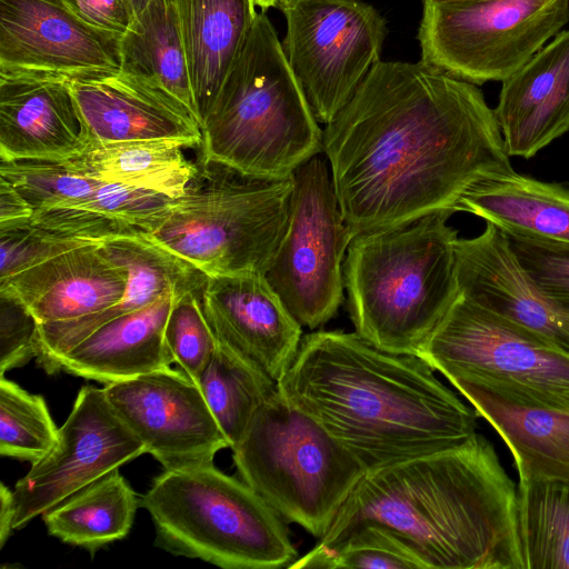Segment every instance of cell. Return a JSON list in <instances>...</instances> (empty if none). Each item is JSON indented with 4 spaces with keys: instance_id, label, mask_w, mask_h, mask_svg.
I'll use <instances>...</instances> for the list:
<instances>
[{
    "instance_id": "obj_26",
    "label": "cell",
    "mask_w": 569,
    "mask_h": 569,
    "mask_svg": "<svg viewBox=\"0 0 569 569\" xmlns=\"http://www.w3.org/2000/svg\"><path fill=\"white\" fill-rule=\"evenodd\" d=\"M505 233L569 244V187L512 171L485 181L459 202Z\"/></svg>"
},
{
    "instance_id": "obj_5",
    "label": "cell",
    "mask_w": 569,
    "mask_h": 569,
    "mask_svg": "<svg viewBox=\"0 0 569 569\" xmlns=\"http://www.w3.org/2000/svg\"><path fill=\"white\" fill-rule=\"evenodd\" d=\"M200 158L288 177L322 153L323 130L264 13L252 28L201 126Z\"/></svg>"
},
{
    "instance_id": "obj_36",
    "label": "cell",
    "mask_w": 569,
    "mask_h": 569,
    "mask_svg": "<svg viewBox=\"0 0 569 569\" xmlns=\"http://www.w3.org/2000/svg\"><path fill=\"white\" fill-rule=\"evenodd\" d=\"M90 243L43 229L28 220L0 223V282L59 253Z\"/></svg>"
},
{
    "instance_id": "obj_31",
    "label": "cell",
    "mask_w": 569,
    "mask_h": 569,
    "mask_svg": "<svg viewBox=\"0 0 569 569\" xmlns=\"http://www.w3.org/2000/svg\"><path fill=\"white\" fill-rule=\"evenodd\" d=\"M197 385L231 449L259 408L278 390L277 381L219 342Z\"/></svg>"
},
{
    "instance_id": "obj_22",
    "label": "cell",
    "mask_w": 569,
    "mask_h": 569,
    "mask_svg": "<svg viewBox=\"0 0 569 569\" xmlns=\"http://www.w3.org/2000/svg\"><path fill=\"white\" fill-rule=\"evenodd\" d=\"M493 111L510 157L532 158L569 130V30L502 81Z\"/></svg>"
},
{
    "instance_id": "obj_43",
    "label": "cell",
    "mask_w": 569,
    "mask_h": 569,
    "mask_svg": "<svg viewBox=\"0 0 569 569\" xmlns=\"http://www.w3.org/2000/svg\"><path fill=\"white\" fill-rule=\"evenodd\" d=\"M13 492L4 483L0 486V547H3L13 530Z\"/></svg>"
},
{
    "instance_id": "obj_33",
    "label": "cell",
    "mask_w": 569,
    "mask_h": 569,
    "mask_svg": "<svg viewBox=\"0 0 569 569\" xmlns=\"http://www.w3.org/2000/svg\"><path fill=\"white\" fill-rule=\"evenodd\" d=\"M58 430L44 399L0 379V453L31 463L57 443Z\"/></svg>"
},
{
    "instance_id": "obj_18",
    "label": "cell",
    "mask_w": 569,
    "mask_h": 569,
    "mask_svg": "<svg viewBox=\"0 0 569 569\" xmlns=\"http://www.w3.org/2000/svg\"><path fill=\"white\" fill-rule=\"evenodd\" d=\"M99 244L112 260L127 269L126 293L118 303L100 312L38 325L34 358L49 375L58 373L60 358L101 326L147 307L164 293L199 291L208 278L146 232L113 237Z\"/></svg>"
},
{
    "instance_id": "obj_37",
    "label": "cell",
    "mask_w": 569,
    "mask_h": 569,
    "mask_svg": "<svg viewBox=\"0 0 569 569\" xmlns=\"http://www.w3.org/2000/svg\"><path fill=\"white\" fill-rule=\"evenodd\" d=\"M172 199L152 190L100 181L90 196L69 207L91 210L149 233L166 216Z\"/></svg>"
},
{
    "instance_id": "obj_29",
    "label": "cell",
    "mask_w": 569,
    "mask_h": 569,
    "mask_svg": "<svg viewBox=\"0 0 569 569\" xmlns=\"http://www.w3.org/2000/svg\"><path fill=\"white\" fill-rule=\"evenodd\" d=\"M139 500L118 469L44 511L49 535L93 552L130 531Z\"/></svg>"
},
{
    "instance_id": "obj_16",
    "label": "cell",
    "mask_w": 569,
    "mask_h": 569,
    "mask_svg": "<svg viewBox=\"0 0 569 569\" xmlns=\"http://www.w3.org/2000/svg\"><path fill=\"white\" fill-rule=\"evenodd\" d=\"M200 300L217 341L278 382L297 356L302 326L264 273L208 276Z\"/></svg>"
},
{
    "instance_id": "obj_25",
    "label": "cell",
    "mask_w": 569,
    "mask_h": 569,
    "mask_svg": "<svg viewBox=\"0 0 569 569\" xmlns=\"http://www.w3.org/2000/svg\"><path fill=\"white\" fill-rule=\"evenodd\" d=\"M200 127L257 16L256 0H176Z\"/></svg>"
},
{
    "instance_id": "obj_41",
    "label": "cell",
    "mask_w": 569,
    "mask_h": 569,
    "mask_svg": "<svg viewBox=\"0 0 569 569\" xmlns=\"http://www.w3.org/2000/svg\"><path fill=\"white\" fill-rule=\"evenodd\" d=\"M87 24L123 36L134 20L130 0H63Z\"/></svg>"
},
{
    "instance_id": "obj_19",
    "label": "cell",
    "mask_w": 569,
    "mask_h": 569,
    "mask_svg": "<svg viewBox=\"0 0 569 569\" xmlns=\"http://www.w3.org/2000/svg\"><path fill=\"white\" fill-rule=\"evenodd\" d=\"M69 84L90 146L154 139L201 143L202 132L194 116L133 76L119 71Z\"/></svg>"
},
{
    "instance_id": "obj_34",
    "label": "cell",
    "mask_w": 569,
    "mask_h": 569,
    "mask_svg": "<svg viewBox=\"0 0 569 569\" xmlns=\"http://www.w3.org/2000/svg\"><path fill=\"white\" fill-rule=\"evenodd\" d=\"M0 177L9 181L34 211L74 206L100 183L77 174L64 162L40 159L0 160Z\"/></svg>"
},
{
    "instance_id": "obj_27",
    "label": "cell",
    "mask_w": 569,
    "mask_h": 569,
    "mask_svg": "<svg viewBox=\"0 0 569 569\" xmlns=\"http://www.w3.org/2000/svg\"><path fill=\"white\" fill-rule=\"evenodd\" d=\"M194 146L179 139L99 143L63 162L88 179L152 190L176 199L183 196L198 172V164L183 153L184 148Z\"/></svg>"
},
{
    "instance_id": "obj_42",
    "label": "cell",
    "mask_w": 569,
    "mask_h": 569,
    "mask_svg": "<svg viewBox=\"0 0 569 569\" xmlns=\"http://www.w3.org/2000/svg\"><path fill=\"white\" fill-rule=\"evenodd\" d=\"M33 212L18 190L0 177V223L31 219Z\"/></svg>"
},
{
    "instance_id": "obj_35",
    "label": "cell",
    "mask_w": 569,
    "mask_h": 569,
    "mask_svg": "<svg viewBox=\"0 0 569 569\" xmlns=\"http://www.w3.org/2000/svg\"><path fill=\"white\" fill-rule=\"evenodd\" d=\"M200 291L188 292L177 299L164 329L171 363H177L196 383L218 346L202 310Z\"/></svg>"
},
{
    "instance_id": "obj_15",
    "label": "cell",
    "mask_w": 569,
    "mask_h": 569,
    "mask_svg": "<svg viewBox=\"0 0 569 569\" xmlns=\"http://www.w3.org/2000/svg\"><path fill=\"white\" fill-rule=\"evenodd\" d=\"M104 393L123 423L164 470L213 463L229 442L199 386L166 367L108 383Z\"/></svg>"
},
{
    "instance_id": "obj_46",
    "label": "cell",
    "mask_w": 569,
    "mask_h": 569,
    "mask_svg": "<svg viewBox=\"0 0 569 569\" xmlns=\"http://www.w3.org/2000/svg\"><path fill=\"white\" fill-rule=\"evenodd\" d=\"M428 1L446 2V1H461V0H428Z\"/></svg>"
},
{
    "instance_id": "obj_28",
    "label": "cell",
    "mask_w": 569,
    "mask_h": 569,
    "mask_svg": "<svg viewBox=\"0 0 569 569\" xmlns=\"http://www.w3.org/2000/svg\"><path fill=\"white\" fill-rule=\"evenodd\" d=\"M120 56L121 71L173 98L198 120L176 0L149 3L121 37Z\"/></svg>"
},
{
    "instance_id": "obj_23",
    "label": "cell",
    "mask_w": 569,
    "mask_h": 569,
    "mask_svg": "<svg viewBox=\"0 0 569 569\" xmlns=\"http://www.w3.org/2000/svg\"><path fill=\"white\" fill-rule=\"evenodd\" d=\"M181 296L164 293L147 307L101 326L60 358L59 372L108 385L170 367L164 329Z\"/></svg>"
},
{
    "instance_id": "obj_40",
    "label": "cell",
    "mask_w": 569,
    "mask_h": 569,
    "mask_svg": "<svg viewBox=\"0 0 569 569\" xmlns=\"http://www.w3.org/2000/svg\"><path fill=\"white\" fill-rule=\"evenodd\" d=\"M0 375L34 358L38 322L14 297L0 292Z\"/></svg>"
},
{
    "instance_id": "obj_13",
    "label": "cell",
    "mask_w": 569,
    "mask_h": 569,
    "mask_svg": "<svg viewBox=\"0 0 569 569\" xmlns=\"http://www.w3.org/2000/svg\"><path fill=\"white\" fill-rule=\"evenodd\" d=\"M143 453L144 446L119 418L103 388L83 386L54 447L14 485L13 529Z\"/></svg>"
},
{
    "instance_id": "obj_10",
    "label": "cell",
    "mask_w": 569,
    "mask_h": 569,
    "mask_svg": "<svg viewBox=\"0 0 569 569\" xmlns=\"http://www.w3.org/2000/svg\"><path fill=\"white\" fill-rule=\"evenodd\" d=\"M569 21V0H423V63L480 86L503 81Z\"/></svg>"
},
{
    "instance_id": "obj_6",
    "label": "cell",
    "mask_w": 569,
    "mask_h": 569,
    "mask_svg": "<svg viewBox=\"0 0 569 569\" xmlns=\"http://www.w3.org/2000/svg\"><path fill=\"white\" fill-rule=\"evenodd\" d=\"M183 196L148 236L207 276L266 273L286 234L293 177L199 158Z\"/></svg>"
},
{
    "instance_id": "obj_7",
    "label": "cell",
    "mask_w": 569,
    "mask_h": 569,
    "mask_svg": "<svg viewBox=\"0 0 569 569\" xmlns=\"http://www.w3.org/2000/svg\"><path fill=\"white\" fill-rule=\"evenodd\" d=\"M154 545L224 569L288 568L297 559L284 520L246 482L213 463L164 470L140 499Z\"/></svg>"
},
{
    "instance_id": "obj_12",
    "label": "cell",
    "mask_w": 569,
    "mask_h": 569,
    "mask_svg": "<svg viewBox=\"0 0 569 569\" xmlns=\"http://www.w3.org/2000/svg\"><path fill=\"white\" fill-rule=\"evenodd\" d=\"M287 61L319 123L328 124L380 61L386 20L359 0H279Z\"/></svg>"
},
{
    "instance_id": "obj_11",
    "label": "cell",
    "mask_w": 569,
    "mask_h": 569,
    "mask_svg": "<svg viewBox=\"0 0 569 569\" xmlns=\"http://www.w3.org/2000/svg\"><path fill=\"white\" fill-rule=\"evenodd\" d=\"M286 234L264 276L302 326L328 322L343 300V262L352 233L321 153L292 173Z\"/></svg>"
},
{
    "instance_id": "obj_20",
    "label": "cell",
    "mask_w": 569,
    "mask_h": 569,
    "mask_svg": "<svg viewBox=\"0 0 569 569\" xmlns=\"http://www.w3.org/2000/svg\"><path fill=\"white\" fill-rule=\"evenodd\" d=\"M127 286V269L90 242L0 282V292L18 299L42 325L108 309L123 298Z\"/></svg>"
},
{
    "instance_id": "obj_17",
    "label": "cell",
    "mask_w": 569,
    "mask_h": 569,
    "mask_svg": "<svg viewBox=\"0 0 569 569\" xmlns=\"http://www.w3.org/2000/svg\"><path fill=\"white\" fill-rule=\"evenodd\" d=\"M459 292L569 356V309L525 271L502 230L486 222L456 243Z\"/></svg>"
},
{
    "instance_id": "obj_45",
    "label": "cell",
    "mask_w": 569,
    "mask_h": 569,
    "mask_svg": "<svg viewBox=\"0 0 569 569\" xmlns=\"http://www.w3.org/2000/svg\"><path fill=\"white\" fill-rule=\"evenodd\" d=\"M278 1L279 0H256V4L264 11L270 7H276Z\"/></svg>"
},
{
    "instance_id": "obj_9",
    "label": "cell",
    "mask_w": 569,
    "mask_h": 569,
    "mask_svg": "<svg viewBox=\"0 0 569 569\" xmlns=\"http://www.w3.org/2000/svg\"><path fill=\"white\" fill-rule=\"evenodd\" d=\"M418 356L450 382L569 413V356L460 292Z\"/></svg>"
},
{
    "instance_id": "obj_1",
    "label": "cell",
    "mask_w": 569,
    "mask_h": 569,
    "mask_svg": "<svg viewBox=\"0 0 569 569\" xmlns=\"http://www.w3.org/2000/svg\"><path fill=\"white\" fill-rule=\"evenodd\" d=\"M352 236L458 211L478 184L513 170L477 84L422 61H379L323 130Z\"/></svg>"
},
{
    "instance_id": "obj_21",
    "label": "cell",
    "mask_w": 569,
    "mask_h": 569,
    "mask_svg": "<svg viewBox=\"0 0 569 569\" xmlns=\"http://www.w3.org/2000/svg\"><path fill=\"white\" fill-rule=\"evenodd\" d=\"M89 146L69 81L0 77V160L63 162Z\"/></svg>"
},
{
    "instance_id": "obj_3",
    "label": "cell",
    "mask_w": 569,
    "mask_h": 569,
    "mask_svg": "<svg viewBox=\"0 0 569 569\" xmlns=\"http://www.w3.org/2000/svg\"><path fill=\"white\" fill-rule=\"evenodd\" d=\"M362 523L389 529L427 569H522L516 485L477 432L367 471L317 546Z\"/></svg>"
},
{
    "instance_id": "obj_2",
    "label": "cell",
    "mask_w": 569,
    "mask_h": 569,
    "mask_svg": "<svg viewBox=\"0 0 569 569\" xmlns=\"http://www.w3.org/2000/svg\"><path fill=\"white\" fill-rule=\"evenodd\" d=\"M433 372L419 356L381 350L356 332L320 330L302 337L277 383L369 471L476 433V410Z\"/></svg>"
},
{
    "instance_id": "obj_4",
    "label": "cell",
    "mask_w": 569,
    "mask_h": 569,
    "mask_svg": "<svg viewBox=\"0 0 569 569\" xmlns=\"http://www.w3.org/2000/svg\"><path fill=\"white\" fill-rule=\"evenodd\" d=\"M453 213L352 237L343 262L348 310L355 332L375 347L418 356L458 298Z\"/></svg>"
},
{
    "instance_id": "obj_30",
    "label": "cell",
    "mask_w": 569,
    "mask_h": 569,
    "mask_svg": "<svg viewBox=\"0 0 569 569\" xmlns=\"http://www.w3.org/2000/svg\"><path fill=\"white\" fill-rule=\"evenodd\" d=\"M517 531L522 569H569V479L520 477Z\"/></svg>"
},
{
    "instance_id": "obj_44",
    "label": "cell",
    "mask_w": 569,
    "mask_h": 569,
    "mask_svg": "<svg viewBox=\"0 0 569 569\" xmlns=\"http://www.w3.org/2000/svg\"><path fill=\"white\" fill-rule=\"evenodd\" d=\"M153 0H130V3L132 6L134 18L143 11V9L151 3Z\"/></svg>"
},
{
    "instance_id": "obj_24",
    "label": "cell",
    "mask_w": 569,
    "mask_h": 569,
    "mask_svg": "<svg viewBox=\"0 0 569 569\" xmlns=\"http://www.w3.org/2000/svg\"><path fill=\"white\" fill-rule=\"evenodd\" d=\"M451 385L500 435L519 478L569 479V413L520 401L470 381Z\"/></svg>"
},
{
    "instance_id": "obj_14",
    "label": "cell",
    "mask_w": 569,
    "mask_h": 569,
    "mask_svg": "<svg viewBox=\"0 0 569 569\" xmlns=\"http://www.w3.org/2000/svg\"><path fill=\"white\" fill-rule=\"evenodd\" d=\"M121 37L87 24L63 0H0V77L72 82L116 73Z\"/></svg>"
},
{
    "instance_id": "obj_39",
    "label": "cell",
    "mask_w": 569,
    "mask_h": 569,
    "mask_svg": "<svg viewBox=\"0 0 569 569\" xmlns=\"http://www.w3.org/2000/svg\"><path fill=\"white\" fill-rule=\"evenodd\" d=\"M30 221L64 237L98 243L113 237L143 232L110 217L77 207L36 210Z\"/></svg>"
},
{
    "instance_id": "obj_8",
    "label": "cell",
    "mask_w": 569,
    "mask_h": 569,
    "mask_svg": "<svg viewBox=\"0 0 569 569\" xmlns=\"http://www.w3.org/2000/svg\"><path fill=\"white\" fill-rule=\"evenodd\" d=\"M243 482L286 522L320 539L367 472L355 456L279 389L232 449Z\"/></svg>"
},
{
    "instance_id": "obj_38",
    "label": "cell",
    "mask_w": 569,
    "mask_h": 569,
    "mask_svg": "<svg viewBox=\"0 0 569 569\" xmlns=\"http://www.w3.org/2000/svg\"><path fill=\"white\" fill-rule=\"evenodd\" d=\"M520 266L552 299L569 309V244L505 233Z\"/></svg>"
},
{
    "instance_id": "obj_32",
    "label": "cell",
    "mask_w": 569,
    "mask_h": 569,
    "mask_svg": "<svg viewBox=\"0 0 569 569\" xmlns=\"http://www.w3.org/2000/svg\"><path fill=\"white\" fill-rule=\"evenodd\" d=\"M290 569H427L400 538L377 523H362L326 546H315Z\"/></svg>"
}]
</instances>
